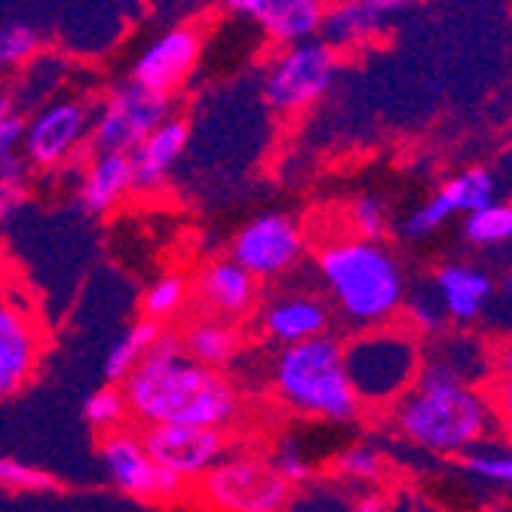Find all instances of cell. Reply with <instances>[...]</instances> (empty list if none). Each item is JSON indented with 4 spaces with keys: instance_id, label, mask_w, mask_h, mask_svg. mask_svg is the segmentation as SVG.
<instances>
[{
    "instance_id": "obj_1",
    "label": "cell",
    "mask_w": 512,
    "mask_h": 512,
    "mask_svg": "<svg viewBox=\"0 0 512 512\" xmlns=\"http://www.w3.org/2000/svg\"><path fill=\"white\" fill-rule=\"evenodd\" d=\"M129 414L135 424H191L224 430L240 411L237 390L230 387L218 368L197 362L184 350L181 335L160 332L151 353L123 381Z\"/></svg>"
},
{
    "instance_id": "obj_2",
    "label": "cell",
    "mask_w": 512,
    "mask_h": 512,
    "mask_svg": "<svg viewBox=\"0 0 512 512\" xmlns=\"http://www.w3.org/2000/svg\"><path fill=\"white\" fill-rule=\"evenodd\" d=\"M393 424L411 445L433 454H473L500 427L491 396L448 356L424 359L417 384L393 405Z\"/></svg>"
},
{
    "instance_id": "obj_3",
    "label": "cell",
    "mask_w": 512,
    "mask_h": 512,
    "mask_svg": "<svg viewBox=\"0 0 512 512\" xmlns=\"http://www.w3.org/2000/svg\"><path fill=\"white\" fill-rule=\"evenodd\" d=\"M316 264L325 289L353 322L384 325L402 307V267L381 243L356 234L338 237L319 249Z\"/></svg>"
},
{
    "instance_id": "obj_4",
    "label": "cell",
    "mask_w": 512,
    "mask_h": 512,
    "mask_svg": "<svg viewBox=\"0 0 512 512\" xmlns=\"http://www.w3.org/2000/svg\"><path fill=\"white\" fill-rule=\"evenodd\" d=\"M273 387L289 408L322 421H353L362 405L347 375L344 344L329 335L283 347L273 368Z\"/></svg>"
},
{
    "instance_id": "obj_5",
    "label": "cell",
    "mask_w": 512,
    "mask_h": 512,
    "mask_svg": "<svg viewBox=\"0 0 512 512\" xmlns=\"http://www.w3.org/2000/svg\"><path fill=\"white\" fill-rule=\"evenodd\" d=\"M347 375L368 405H396L421 378L424 353L402 329H371L344 344Z\"/></svg>"
},
{
    "instance_id": "obj_6",
    "label": "cell",
    "mask_w": 512,
    "mask_h": 512,
    "mask_svg": "<svg viewBox=\"0 0 512 512\" xmlns=\"http://www.w3.org/2000/svg\"><path fill=\"white\" fill-rule=\"evenodd\" d=\"M338 50L322 37L279 46L261 74V92L270 111L295 117L310 111L338 80Z\"/></svg>"
},
{
    "instance_id": "obj_7",
    "label": "cell",
    "mask_w": 512,
    "mask_h": 512,
    "mask_svg": "<svg viewBox=\"0 0 512 512\" xmlns=\"http://www.w3.org/2000/svg\"><path fill=\"white\" fill-rule=\"evenodd\" d=\"M197 497L215 512H286L292 482L258 454H230L197 482Z\"/></svg>"
},
{
    "instance_id": "obj_8",
    "label": "cell",
    "mask_w": 512,
    "mask_h": 512,
    "mask_svg": "<svg viewBox=\"0 0 512 512\" xmlns=\"http://www.w3.org/2000/svg\"><path fill=\"white\" fill-rule=\"evenodd\" d=\"M175 102L166 92L148 89L142 83H123L111 89L96 108V123H92V151L111 154H132L145 138L172 120Z\"/></svg>"
},
{
    "instance_id": "obj_9",
    "label": "cell",
    "mask_w": 512,
    "mask_h": 512,
    "mask_svg": "<svg viewBox=\"0 0 512 512\" xmlns=\"http://www.w3.org/2000/svg\"><path fill=\"white\" fill-rule=\"evenodd\" d=\"M92 123H96V108H89L83 99L68 96L43 102L28 117L22 154L37 169H59L92 145Z\"/></svg>"
},
{
    "instance_id": "obj_10",
    "label": "cell",
    "mask_w": 512,
    "mask_h": 512,
    "mask_svg": "<svg viewBox=\"0 0 512 512\" xmlns=\"http://www.w3.org/2000/svg\"><path fill=\"white\" fill-rule=\"evenodd\" d=\"M99 457L108 479L129 497L138 500H172L181 494L184 482L166 473L151 457L145 436L135 430H111L99 442Z\"/></svg>"
},
{
    "instance_id": "obj_11",
    "label": "cell",
    "mask_w": 512,
    "mask_h": 512,
    "mask_svg": "<svg viewBox=\"0 0 512 512\" xmlns=\"http://www.w3.org/2000/svg\"><path fill=\"white\" fill-rule=\"evenodd\" d=\"M203 43H206L203 28L197 22L166 25L138 50L129 80L142 83L148 89H157V92H166V96H175L197 71Z\"/></svg>"
},
{
    "instance_id": "obj_12",
    "label": "cell",
    "mask_w": 512,
    "mask_h": 512,
    "mask_svg": "<svg viewBox=\"0 0 512 512\" xmlns=\"http://www.w3.org/2000/svg\"><path fill=\"white\" fill-rule=\"evenodd\" d=\"M304 252V234L292 215L264 212L243 224L230 246V258L240 261L255 279L289 273Z\"/></svg>"
},
{
    "instance_id": "obj_13",
    "label": "cell",
    "mask_w": 512,
    "mask_h": 512,
    "mask_svg": "<svg viewBox=\"0 0 512 512\" xmlns=\"http://www.w3.org/2000/svg\"><path fill=\"white\" fill-rule=\"evenodd\" d=\"M145 445L160 467L181 482L203 479L227 451L224 430L191 424H157L145 427Z\"/></svg>"
},
{
    "instance_id": "obj_14",
    "label": "cell",
    "mask_w": 512,
    "mask_h": 512,
    "mask_svg": "<svg viewBox=\"0 0 512 512\" xmlns=\"http://www.w3.org/2000/svg\"><path fill=\"white\" fill-rule=\"evenodd\" d=\"M218 7L243 22H252L279 46L313 40L325 25V0H218Z\"/></svg>"
},
{
    "instance_id": "obj_15",
    "label": "cell",
    "mask_w": 512,
    "mask_h": 512,
    "mask_svg": "<svg viewBox=\"0 0 512 512\" xmlns=\"http://www.w3.org/2000/svg\"><path fill=\"white\" fill-rule=\"evenodd\" d=\"M411 0H338L325 13L322 40L335 50H359V46L384 37L408 10Z\"/></svg>"
},
{
    "instance_id": "obj_16",
    "label": "cell",
    "mask_w": 512,
    "mask_h": 512,
    "mask_svg": "<svg viewBox=\"0 0 512 512\" xmlns=\"http://www.w3.org/2000/svg\"><path fill=\"white\" fill-rule=\"evenodd\" d=\"M37 353H40V335L31 316L7 301L0 307V393L13 396L31 378Z\"/></svg>"
},
{
    "instance_id": "obj_17",
    "label": "cell",
    "mask_w": 512,
    "mask_h": 512,
    "mask_svg": "<svg viewBox=\"0 0 512 512\" xmlns=\"http://www.w3.org/2000/svg\"><path fill=\"white\" fill-rule=\"evenodd\" d=\"M188 145H191L188 120L172 117L160 129H154L145 142L129 154L132 169H135V191L151 194L163 188L172 169L178 166V160L184 157V151H188Z\"/></svg>"
},
{
    "instance_id": "obj_18",
    "label": "cell",
    "mask_w": 512,
    "mask_h": 512,
    "mask_svg": "<svg viewBox=\"0 0 512 512\" xmlns=\"http://www.w3.org/2000/svg\"><path fill=\"white\" fill-rule=\"evenodd\" d=\"M135 191V169L129 154H111V151H92V157L83 166L77 200L89 215L111 212L126 194Z\"/></svg>"
},
{
    "instance_id": "obj_19",
    "label": "cell",
    "mask_w": 512,
    "mask_h": 512,
    "mask_svg": "<svg viewBox=\"0 0 512 512\" xmlns=\"http://www.w3.org/2000/svg\"><path fill=\"white\" fill-rule=\"evenodd\" d=\"M203 304L224 316H243L255 301V276L234 258L212 261L197 286Z\"/></svg>"
},
{
    "instance_id": "obj_20",
    "label": "cell",
    "mask_w": 512,
    "mask_h": 512,
    "mask_svg": "<svg viewBox=\"0 0 512 512\" xmlns=\"http://www.w3.org/2000/svg\"><path fill=\"white\" fill-rule=\"evenodd\" d=\"M264 332L283 347L310 341L325 335V322H329V313L316 298H304V295H292V298H279L273 301L264 316Z\"/></svg>"
},
{
    "instance_id": "obj_21",
    "label": "cell",
    "mask_w": 512,
    "mask_h": 512,
    "mask_svg": "<svg viewBox=\"0 0 512 512\" xmlns=\"http://www.w3.org/2000/svg\"><path fill=\"white\" fill-rule=\"evenodd\" d=\"M491 292H494L491 276L470 264H445L436 273V295L445 313L457 322H473L482 313Z\"/></svg>"
},
{
    "instance_id": "obj_22",
    "label": "cell",
    "mask_w": 512,
    "mask_h": 512,
    "mask_svg": "<svg viewBox=\"0 0 512 512\" xmlns=\"http://www.w3.org/2000/svg\"><path fill=\"white\" fill-rule=\"evenodd\" d=\"M181 341H184V350H188L197 362L209 365V368H218V365L230 362L237 356V347H240L237 332L221 319H197L194 325L184 329Z\"/></svg>"
},
{
    "instance_id": "obj_23",
    "label": "cell",
    "mask_w": 512,
    "mask_h": 512,
    "mask_svg": "<svg viewBox=\"0 0 512 512\" xmlns=\"http://www.w3.org/2000/svg\"><path fill=\"white\" fill-rule=\"evenodd\" d=\"M442 200L451 206V212L457 215H473L485 206L494 203V194H497V178L491 169L485 166H470L463 169L460 175L448 178L442 188H439Z\"/></svg>"
},
{
    "instance_id": "obj_24",
    "label": "cell",
    "mask_w": 512,
    "mask_h": 512,
    "mask_svg": "<svg viewBox=\"0 0 512 512\" xmlns=\"http://www.w3.org/2000/svg\"><path fill=\"white\" fill-rule=\"evenodd\" d=\"M160 322L157 319H142V322H135L132 329L111 347L108 359H105V375L108 381H126L132 371L142 365V359L151 353V347L157 344L160 338Z\"/></svg>"
},
{
    "instance_id": "obj_25",
    "label": "cell",
    "mask_w": 512,
    "mask_h": 512,
    "mask_svg": "<svg viewBox=\"0 0 512 512\" xmlns=\"http://www.w3.org/2000/svg\"><path fill=\"white\" fill-rule=\"evenodd\" d=\"M463 237L473 246H500L512 240V203H491L463 221Z\"/></svg>"
},
{
    "instance_id": "obj_26",
    "label": "cell",
    "mask_w": 512,
    "mask_h": 512,
    "mask_svg": "<svg viewBox=\"0 0 512 512\" xmlns=\"http://www.w3.org/2000/svg\"><path fill=\"white\" fill-rule=\"evenodd\" d=\"M43 37L25 19H7L0 28V65L4 68H28L40 56Z\"/></svg>"
},
{
    "instance_id": "obj_27",
    "label": "cell",
    "mask_w": 512,
    "mask_h": 512,
    "mask_svg": "<svg viewBox=\"0 0 512 512\" xmlns=\"http://www.w3.org/2000/svg\"><path fill=\"white\" fill-rule=\"evenodd\" d=\"M83 417H86V424L99 427L102 433L120 430L126 417H132L123 387H102V390H96L92 396H86Z\"/></svg>"
},
{
    "instance_id": "obj_28",
    "label": "cell",
    "mask_w": 512,
    "mask_h": 512,
    "mask_svg": "<svg viewBox=\"0 0 512 512\" xmlns=\"http://www.w3.org/2000/svg\"><path fill=\"white\" fill-rule=\"evenodd\" d=\"M184 298H188V283H184L178 273H166V276L157 279V283L148 286V292L142 298V310H145L148 319L160 322V319L178 313Z\"/></svg>"
},
{
    "instance_id": "obj_29",
    "label": "cell",
    "mask_w": 512,
    "mask_h": 512,
    "mask_svg": "<svg viewBox=\"0 0 512 512\" xmlns=\"http://www.w3.org/2000/svg\"><path fill=\"white\" fill-rule=\"evenodd\" d=\"M350 224L356 230V237H365V240H375L381 243L384 234H387V227H390V212L384 206L381 197H359L350 209Z\"/></svg>"
},
{
    "instance_id": "obj_30",
    "label": "cell",
    "mask_w": 512,
    "mask_h": 512,
    "mask_svg": "<svg viewBox=\"0 0 512 512\" xmlns=\"http://www.w3.org/2000/svg\"><path fill=\"white\" fill-rule=\"evenodd\" d=\"M338 473L353 482H378L384 476V457L371 445H353L338 457Z\"/></svg>"
},
{
    "instance_id": "obj_31",
    "label": "cell",
    "mask_w": 512,
    "mask_h": 512,
    "mask_svg": "<svg viewBox=\"0 0 512 512\" xmlns=\"http://www.w3.org/2000/svg\"><path fill=\"white\" fill-rule=\"evenodd\" d=\"M463 467L473 476L494 482V485H512V448L497 451H473L463 457Z\"/></svg>"
},
{
    "instance_id": "obj_32",
    "label": "cell",
    "mask_w": 512,
    "mask_h": 512,
    "mask_svg": "<svg viewBox=\"0 0 512 512\" xmlns=\"http://www.w3.org/2000/svg\"><path fill=\"white\" fill-rule=\"evenodd\" d=\"M0 479H4L7 488H19V491H56L53 476H46L43 470L31 467V463L13 460V457L0 463Z\"/></svg>"
},
{
    "instance_id": "obj_33",
    "label": "cell",
    "mask_w": 512,
    "mask_h": 512,
    "mask_svg": "<svg viewBox=\"0 0 512 512\" xmlns=\"http://www.w3.org/2000/svg\"><path fill=\"white\" fill-rule=\"evenodd\" d=\"M28 166L31 163L22 151H0V194H4V215H10L13 200L22 194Z\"/></svg>"
},
{
    "instance_id": "obj_34",
    "label": "cell",
    "mask_w": 512,
    "mask_h": 512,
    "mask_svg": "<svg viewBox=\"0 0 512 512\" xmlns=\"http://www.w3.org/2000/svg\"><path fill=\"white\" fill-rule=\"evenodd\" d=\"M25 132H28V117L13 105L7 92L4 102H0V151H22Z\"/></svg>"
},
{
    "instance_id": "obj_35",
    "label": "cell",
    "mask_w": 512,
    "mask_h": 512,
    "mask_svg": "<svg viewBox=\"0 0 512 512\" xmlns=\"http://www.w3.org/2000/svg\"><path fill=\"white\" fill-rule=\"evenodd\" d=\"M273 463H276V470L283 473L292 485H304L307 479H310V473H313V467H310V460H307V454L292 442V439H286L283 445L276 448V454H273Z\"/></svg>"
},
{
    "instance_id": "obj_36",
    "label": "cell",
    "mask_w": 512,
    "mask_h": 512,
    "mask_svg": "<svg viewBox=\"0 0 512 512\" xmlns=\"http://www.w3.org/2000/svg\"><path fill=\"white\" fill-rule=\"evenodd\" d=\"M488 396H491V405H494L500 430L512 439V378L497 375L491 390H488Z\"/></svg>"
},
{
    "instance_id": "obj_37",
    "label": "cell",
    "mask_w": 512,
    "mask_h": 512,
    "mask_svg": "<svg viewBox=\"0 0 512 512\" xmlns=\"http://www.w3.org/2000/svg\"><path fill=\"white\" fill-rule=\"evenodd\" d=\"M350 512H390V503L381 494H362L359 500H353Z\"/></svg>"
},
{
    "instance_id": "obj_38",
    "label": "cell",
    "mask_w": 512,
    "mask_h": 512,
    "mask_svg": "<svg viewBox=\"0 0 512 512\" xmlns=\"http://www.w3.org/2000/svg\"><path fill=\"white\" fill-rule=\"evenodd\" d=\"M494 368H497V375L512 378V344L500 350V356H497V365H494Z\"/></svg>"
},
{
    "instance_id": "obj_39",
    "label": "cell",
    "mask_w": 512,
    "mask_h": 512,
    "mask_svg": "<svg viewBox=\"0 0 512 512\" xmlns=\"http://www.w3.org/2000/svg\"><path fill=\"white\" fill-rule=\"evenodd\" d=\"M503 286H506V292H509V295H512V270H509V273H506V279H503Z\"/></svg>"
}]
</instances>
